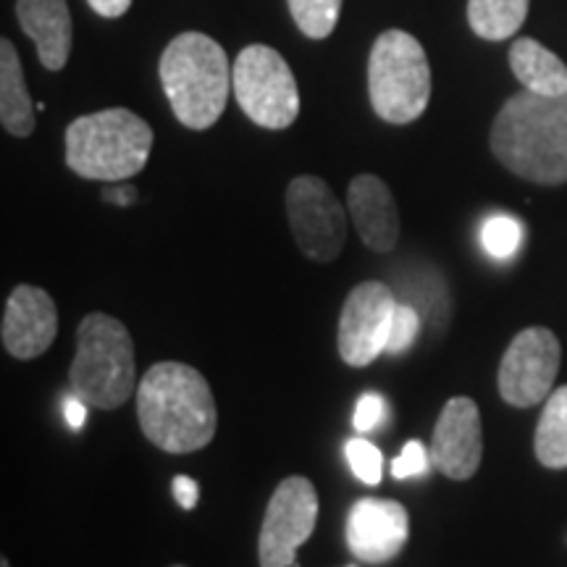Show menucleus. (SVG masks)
<instances>
[{"label": "nucleus", "mask_w": 567, "mask_h": 567, "mask_svg": "<svg viewBox=\"0 0 567 567\" xmlns=\"http://www.w3.org/2000/svg\"><path fill=\"white\" fill-rule=\"evenodd\" d=\"M172 492H174L176 505H179L182 509H187V513L189 509H195L197 502H200V484L189 476H176L172 481Z\"/></svg>", "instance_id": "nucleus-27"}, {"label": "nucleus", "mask_w": 567, "mask_h": 567, "mask_svg": "<svg viewBox=\"0 0 567 567\" xmlns=\"http://www.w3.org/2000/svg\"><path fill=\"white\" fill-rule=\"evenodd\" d=\"M0 567H11L9 559H0Z\"/></svg>", "instance_id": "nucleus-31"}, {"label": "nucleus", "mask_w": 567, "mask_h": 567, "mask_svg": "<svg viewBox=\"0 0 567 567\" xmlns=\"http://www.w3.org/2000/svg\"><path fill=\"white\" fill-rule=\"evenodd\" d=\"M137 417L147 442L168 455L205 450L218 429L216 396L197 368L155 363L137 386Z\"/></svg>", "instance_id": "nucleus-1"}, {"label": "nucleus", "mask_w": 567, "mask_h": 567, "mask_svg": "<svg viewBox=\"0 0 567 567\" xmlns=\"http://www.w3.org/2000/svg\"><path fill=\"white\" fill-rule=\"evenodd\" d=\"M530 0H467V24L488 42L515 38L528 17Z\"/></svg>", "instance_id": "nucleus-20"}, {"label": "nucleus", "mask_w": 567, "mask_h": 567, "mask_svg": "<svg viewBox=\"0 0 567 567\" xmlns=\"http://www.w3.org/2000/svg\"><path fill=\"white\" fill-rule=\"evenodd\" d=\"M59 334V310L45 289L19 284L6 300L0 339L6 352L17 360H34L55 342Z\"/></svg>", "instance_id": "nucleus-14"}, {"label": "nucleus", "mask_w": 567, "mask_h": 567, "mask_svg": "<svg viewBox=\"0 0 567 567\" xmlns=\"http://www.w3.org/2000/svg\"><path fill=\"white\" fill-rule=\"evenodd\" d=\"M423 318L417 313V308H413L410 302H396L394 318H392V331H389V342H386V352L389 354H402L410 350L415 342L417 331H421Z\"/></svg>", "instance_id": "nucleus-24"}, {"label": "nucleus", "mask_w": 567, "mask_h": 567, "mask_svg": "<svg viewBox=\"0 0 567 567\" xmlns=\"http://www.w3.org/2000/svg\"><path fill=\"white\" fill-rule=\"evenodd\" d=\"M287 216L305 258L334 264L347 243V210L318 176H297L287 187Z\"/></svg>", "instance_id": "nucleus-8"}, {"label": "nucleus", "mask_w": 567, "mask_h": 567, "mask_svg": "<svg viewBox=\"0 0 567 567\" xmlns=\"http://www.w3.org/2000/svg\"><path fill=\"white\" fill-rule=\"evenodd\" d=\"M494 158L520 179L557 187L567 182V92L523 90L502 105L492 126Z\"/></svg>", "instance_id": "nucleus-2"}, {"label": "nucleus", "mask_w": 567, "mask_h": 567, "mask_svg": "<svg viewBox=\"0 0 567 567\" xmlns=\"http://www.w3.org/2000/svg\"><path fill=\"white\" fill-rule=\"evenodd\" d=\"M347 208L368 250L386 255L400 243V213L392 189L373 174H358L350 182Z\"/></svg>", "instance_id": "nucleus-15"}, {"label": "nucleus", "mask_w": 567, "mask_h": 567, "mask_svg": "<svg viewBox=\"0 0 567 567\" xmlns=\"http://www.w3.org/2000/svg\"><path fill=\"white\" fill-rule=\"evenodd\" d=\"M231 87L239 109L264 130H287L300 116V90L279 51L247 45L231 66Z\"/></svg>", "instance_id": "nucleus-7"}, {"label": "nucleus", "mask_w": 567, "mask_h": 567, "mask_svg": "<svg viewBox=\"0 0 567 567\" xmlns=\"http://www.w3.org/2000/svg\"><path fill=\"white\" fill-rule=\"evenodd\" d=\"M536 460L551 471L567 467V386L549 394L534 436Z\"/></svg>", "instance_id": "nucleus-19"}, {"label": "nucleus", "mask_w": 567, "mask_h": 567, "mask_svg": "<svg viewBox=\"0 0 567 567\" xmlns=\"http://www.w3.org/2000/svg\"><path fill=\"white\" fill-rule=\"evenodd\" d=\"M87 402L82 400V396L71 394L66 402H63V415H66V423L71 431H82L84 421H87Z\"/></svg>", "instance_id": "nucleus-28"}, {"label": "nucleus", "mask_w": 567, "mask_h": 567, "mask_svg": "<svg viewBox=\"0 0 567 567\" xmlns=\"http://www.w3.org/2000/svg\"><path fill=\"white\" fill-rule=\"evenodd\" d=\"M347 547L368 565H384L405 549L410 538L408 509L394 499H358L347 513Z\"/></svg>", "instance_id": "nucleus-13"}, {"label": "nucleus", "mask_w": 567, "mask_h": 567, "mask_svg": "<svg viewBox=\"0 0 567 567\" xmlns=\"http://www.w3.org/2000/svg\"><path fill=\"white\" fill-rule=\"evenodd\" d=\"M344 455L347 463L352 467V473L363 481V484H381V478H384V455H381L379 446L368 442V439H350V442L344 444Z\"/></svg>", "instance_id": "nucleus-23"}, {"label": "nucleus", "mask_w": 567, "mask_h": 567, "mask_svg": "<svg viewBox=\"0 0 567 567\" xmlns=\"http://www.w3.org/2000/svg\"><path fill=\"white\" fill-rule=\"evenodd\" d=\"M396 297L384 281H363L347 295L339 316V358L352 368L371 365L386 352Z\"/></svg>", "instance_id": "nucleus-11"}, {"label": "nucleus", "mask_w": 567, "mask_h": 567, "mask_svg": "<svg viewBox=\"0 0 567 567\" xmlns=\"http://www.w3.org/2000/svg\"><path fill=\"white\" fill-rule=\"evenodd\" d=\"M386 415H389V408L384 396L368 392L358 400V408H354V415H352V425L354 431H373L386 421Z\"/></svg>", "instance_id": "nucleus-26"}, {"label": "nucleus", "mask_w": 567, "mask_h": 567, "mask_svg": "<svg viewBox=\"0 0 567 567\" xmlns=\"http://www.w3.org/2000/svg\"><path fill=\"white\" fill-rule=\"evenodd\" d=\"M523 243V226L513 216H492L481 226V245L496 260H507Z\"/></svg>", "instance_id": "nucleus-22"}, {"label": "nucleus", "mask_w": 567, "mask_h": 567, "mask_svg": "<svg viewBox=\"0 0 567 567\" xmlns=\"http://www.w3.org/2000/svg\"><path fill=\"white\" fill-rule=\"evenodd\" d=\"M318 492L305 476L284 478L266 507L258 538L260 567H292L297 549L313 536Z\"/></svg>", "instance_id": "nucleus-9"}, {"label": "nucleus", "mask_w": 567, "mask_h": 567, "mask_svg": "<svg viewBox=\"0 0 567 567\" xmlns=\"http://www.w3.org/2000/svg\"><path fill=\"white\" fill-rule=\"evenodd\" d=\"M87 6L97 13V17L118 19L130 11L132 0H87Z\"/></svg>", "instance_id": "nucleus-29"}, {"label": "nucleus", "mask_w": 567, "mask_h": 567, "mask_svg": "<svg viewBox=\"0 0 567 567\" xmlns=\"http://www.w3.org/2000/svg\"><path fill=\"white\" fill-rule=\"evenodd\" d=\"M69 384L71 392L97 410H118L132 400L140 386L134 342L118 318L105 313L82 318Z\"/></svg>", "instance_id": "nucleus-5"}, {"label": "nucleus", "mask_w": 567, "mask_h": 567, "mask_svg": "<svg viewBox=\"0 0 567 567\" xmlns=\"http://www.w3.org/2000/svg\"><path fill=\"white\" fill-rule=\"evenodd\" d=\"M563 347L555 331L544 326L523 329L509 342L505 358L499 363V394L513 408H534L538 402L549 400L555 389Z\"/></svg>", "instance_id": "nucleus-10"}, {"label": "nucleus", "mask_w": 567, "mask_h": 567, "mask_svg": "<svg viewBox=\"0 0 567 567\" xmlns=\"http://www.w3.org/2000/svg\"><path fill=\"white\" fill-rule=\"evenodd\" d=\"M103 200L126 208V205H132L134 200H137V189L126 187V184L124 187H109V189H103Z\"/></svg>", "instance_id": "nucleus-30"}, {"label": "nucleus", "mask_w": 567, "mask_h": 567, "mask_svg": "<svg viewBox=\"0 0 567 567\" xmlns=\"http://www.w3.org/2000/svg\"><path fill=\"white\" fill-rule=\"evenodd\" d=\"M484 457V429L478 405L471 396H452L439 413L434 439H431V463L442 476L467 481L478 473Z\"/></svg>", "instance_id": "nucleus-12"}, {"label": "nucleus", "mask_w": 567, "mask_h": 567, "mask_svg": "<svg viewBox=\"0 0 567 567\" xmlns=\"http://www.w3.org/2000/svg\"><path fill=\"white\" fill-rule=\"evenodd\" d=\"M174 567H184V565H174Z\"/></svg>", "instance_id": "nucleus-32"}, {"label": "nucleus", "mask_w": 567, "mask_h": 567, "mask_svg": "<svg viewBox=\"0 0 567 567\" xmlns=\"http://www.w3.org/2000/svg\"><path fill=\"white\" fill-rule=\"evenodd\" d=\"M0 122L13 137H30L34 132L32 97L11 40H0Z\"/></svg>", "instance_id": "nucleus-18"}, {"label": "nucleus", "mask_w": 567, "mask_h": 567, "mask_svg": "<svg viewBox=\"0 0 567 567\" xmlns=\"http://www.w3.org/2000/svg\"><path fill=\"white\" fill-rule=\"evenodd\" d=\"M21 30L38 45L40 63L61 71L71 55V11L66 0H17Z\"/></svg>", "instance_id": "nucleus-16"}, {"label": "nucleus", "mask_w": 567, "mask_h": 567, "mask_svg": "<svg viewBox=\"0 0 567 567\" xmlns=\"http://www.w3.org/2000/svg\"><path fill=\"white\" fill-rule=\"evenodd\" d=\"M509 69L523 87L536 95H565L567 66L542 42L517 38L509 48Z\"/></svg>", "instance_id": "nucleus-17"}, {"label": "nucleus", "mask_w": 567, "mask_h": 567, "mask_svg": "<svg viewBox=\"0 0 567 567\" xmlns=\"http://www.w3.org/2000/svg\"><path fill=\"white\" fill-rule=\"evenodd\" d=\"M231 66L226 51L203 32H184L161 55V82L182 126L210 130L229 101Z\"/></svg>", "instance_id": "nucleus-3"}, {"label": "nucleus", "mask_w": 567, "mask_h": 567, "mask_svg": "<svg viewBox=\"0 0 567 567\" xmlns=\"http://www.w3.org/2000/svg\"><path fill=\"white\" fill-rule=\"evenodd\" d=\"M151 151V124L130 109L87 113L66 130V166L82 179H132L145 168Z\"/></svg>", "instance_id": "nucleus-4"}, {"label": "nucleus", "mask_w": 567, "mask_h": 567, "mask_svg": "<svg viewBox=\"0 0 567 567\" xmlns=\"http://www.w3.org/2000/svg\"><path fill=\"white\" fill-rule=\"evenodd\" d=\"M297 30L310 40H326L334 32L342 0H287Z\"/></svg>", "instance_id": "nucleus-21"}, {"label": "nucleus", "mask_w": 567, "mask_h": 567, "mask_svg": "<svg viewBox=\"0 0 567 567\" xmlns=\"http://www.w3.org/2000/svg\"><path fill=\"white\" fill-rule=\"evenodd\" d=\"M429 452H425V446L413 439V442H408L402 446L400 457L392 463V476L394 478H413V476H423L425 471H429Z\"/></svg>", "instance_id": "nucleus-25"}, {"label": "nucleus", "mask_w": 567, "mask_h": 567, "mask_svg": "<svg viewBox=\"0 0 567 567\" xmlns=\"http://www.w3.org/2000/svg\"><path fill=\"white\" fill-rule=\"evenodd\" d=\"M368 95L375 116L386 124H410L431 101V63L413 34L386 30L368 59Z\"/></svg>", "instance_id": "nucleus-6"}]
</instances>
